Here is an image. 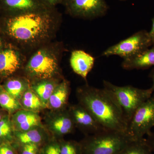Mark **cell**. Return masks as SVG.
<instances>
[{
  "mask_svg": "<svg viewBox=\"0 0 154 154\" xmlns=\"http://www.w3.org/2000/svg\"><path fill=\"white\" fill-rule=\"evenodd\" d=\"M79 96L82 106L105 129L128 134V122L107 90L87 85L81 89Z\"/></svg>",
  "mask_w": 154,
  "mask_h": 154,
  "instance_id": "7a4b0ae2",
  "label": "cell"
},
{
  "mask_svg": "<svg viewBox=\"0 0 154 154\" xmlns=\"http://www.w3.org/2000/svg\"><path fill=\"white\" fill-rule=\"evenodd\" d=\"M133 140L126 133L105 130L86 139L80 145L82 154H117Z\"/></svg>",
  "mask_w": 154,
  "mask_h": 154,
  "instance_id": "277c9868",
  "label": "cell"
},
{
  "mask_svg": "<svg viewBox=\"0 0 154 154\" xmlns=\"http://www.w3.org/2000/svg\"><path fill=\"white\" fill-rule=\"evenodd\" d=\"M117 154H153L151 148L146 139L131 141Z\"/></svg>",
  "mask_w": 154,
  "mask_h": 154,
  "instance_id": "2e32d148",
  "label": "cell"
},
{
  "mask_svg": "<svg viewBox=\"0 0 154 154\" xmlns=\"http://www.w3.org/2000/svg\"><path fill=\"white\" fill-rule=\"evenodd\" d=\"M152 46L149 32L141 30L105 50L102 56L117 55L123 59L139 54Z\"/></svg>",
  "mask_w": 154,
  "mask_h": 154,
  "instance_id": "8992f818",
  "label": "cell"
},
{
  "mask_svg": "<svg viewBox=\"0 0 154 154\" xmlns=\"http://www.w3.org/2000/svg\"><path fill=\"white\" fill-rule=\"evenodd\" d=\"M64 5L71 17L90 20L105 16L108 10L105 0H66Z\"/></svg>",
  "mask_w": 154,
  "mask_h": 154,
  "instance_id": "ba28073f",
  "label": "cell"
},
{
  "mask_svg": "<svg viewBox=\"0 0 154 154\" xmlns=\"http://www.w3.org/2000/svg\"><path fill=\"white\" fill-rule=\"evenodd\" d=\"M51 9L53 8L48 7L42 0H0V13L4 16L19 15Z\"/></svg>",
  "mask_w": 154,
  "mask_h": 154,
  "instance_id": "9c48e42d",
  "label": "cell"
},
{
  "mask_svg": "<svg viewBox=\"0 0 154 154\" xmlns=\"http://www.w3.org/2000/svg\"><path fill=\"white\" fill-rule=\"evenodd\" d=\"M24 83L18 79L10 80L6 84L5 90L11 96L18 99L21 97L25 90Z\"/></svg>",
  "mask_w": 154,
  "mask_h": 154,
  "instance_id": "7402d4cb",
  "label": "cell"
},
{
  "mask_svg": "<svg viewBox=\"0 0 154 154\" xmlns=\"http://www.w3.org/2000/svg\"><path fill=\"white\" fill-rule=\"evenodd\" d=\"M95 58L81 50L72 51L70 64L75 73L87 80L88 74L92 70L95 63Z\"/></svg>",
  "mask_w": 154,
  "mask_h": 154,
  "instance_id": "8fae6325",
  "label": "cell"
},
{
  "mask_svg": "<svg viewBox=\"0 0 154 154\" xmlns=\"http://www.w3.org/2000/svg\"><path fill=\"white\" fill-rule=\"evenodd\" d=\"M2 40L0 38V52L2 50Z\"/></svg>",
  "mask_w": 154,
  "mask_h": 154,
  "instance_id": "1f68e13d",
  "label": "cell"
},
{
  "mask_svg": "<svg viewBox=\"0 0 154 154\" xmlns=\"http://www.w3.org/2000/svg\"><path fill=\"white\" fill-rule=\"evenodd\" d=\"M60 146V154H82L81 145L73 142L63 143Z\"/></svg>",
  "mask_w": 154,
  "mask_h": 154,
  "instance_id": "cb8c5ba5",
  "label": "cell"
},
{
  "mask_svg": "<svg viewBox=\"0 0 154 154\" xmlns=\"http://www.w3.org/2000/svg\"><path fill=\"white\" fill-rule=\"evenodd\" d=\"M49 8H54L56 6L60 4L64 5L66 0H42Z\"/></svg>",
  "mask_w": 154,
  "mask_h": 154,
  "instance_id": "83f0119b",
  "label": "cell"
},
{
  "mask_svg": "<svg viewBox=\"0 0 154 154\" xmlns=\"http://www.w3.org/2000/svg\"><path fill=\"white\" fill-rule=\"evenodd\" d=\"M154 127V94L135 111L128 123V133L134 140L143 138Z\"/></svg>",
  "mask_w": 154,
  "mask_h": 154,
  "instance_id": "52a82bcc",
  "label": "cell"
},
{
  "mask_svg": "<svg viewBox=\"0 0 154 154\" xmlns=\"http://www.w3.org/2000/svg\"><path fill=\"white\" fill-rule=\"evenodd\" d=\"M0 154H15L14 150L8 143L0 144Z\"/></svg>",
  "mask_w": 154,
  "mask_h": 154,
  "instance_id": "4316f807",
  "label": "cell"
},
{
  "mask_svg": "<svg viewBox=\"0 0 154 154\" xmlns=\"http://www.w3.org/2000/svg\"><path fill=\"white\" fill-rule=\"evenodd\" d=\"M71 116L74 123L91 134L105 130L94 116L83 106H74L70 111Z\"/></svg>",
  "mask_w": 154,
  "mask_h": 154,
  "instance_id": "30bf717a",
  "label": "cell"
},
{
  "mask_svg": "<svg viewBox=\"0 0 154 154\" xmlns=\"http://www.w3.org/2000/svg\"><path fill=\"white\" fill-rule=\"evenodd\" d=\"M150 78L151 79L152 82V85L151 87V89L152 91L154 92V66L153 67V68L152 69L151 72L149 74Z\"/></svg>",
  "mask_w": 154,
  "mask_h": 154,
  "instance_id": "4dcf8cb0",
  "label": "cell"
},
{
  "mask_svg": "<svg viewBox=\"0 0 154 154\" xmlns=\"http://www.w3.org/2000/svg\"><path fill=\"white\" fill-rule=\"evenodd\" d=\"M69 89V82L66 80L56 86L48 100L51 107L58 109L64 106L67 101Z\"/></svg>",
  "mask_w": 154,
  "mask_h": 154,
  "instance_id": "9a60e30c",
  "label": "cell"
},
{
  "mask_svg": "<svg viewBox=\"0 0 154 154\" xmlns=\"http://www.w3.org/2000/svg\"><path fill=\"white\" fill-rule=\"evenodd\" d=\"M14 121L16 126L22 131L33 129L40 123V119L37 114L27 110L17 112L14 116Z\"/></svg>",
  "mask_w": 154,
  "mask_h": 154,
  "instance_id": "5bb4252c",
  "label": "cell"
},
{
  "mask_svg": "<svg viewBox=\"0 0 154 154\" xmlns=\"http://www.w3.org/2000/svg\"><path fill=\"white\" fill-rule=\"evenodd\" d=\"M22 103L25 107L31 110H36L41 108L42 103L37 94L33 91H26L23 95Z\"/></svg>",
  "mask_w": 154,
  "mask_h": 154,
  "instance_id": "44dd1931",
  "label": "cell"
},
{
  "mask_svg": "<svg viewBox=\"0 0 154 154\" xmlns=\"http://www.w3.org/2000/svg\"><path fill=\"white\" fill-rule=\"evenodd\" d=\"M122 68L126 70H144L154 66V45L139 54L123 59Z\"/></svg>",
  "mask_w": 154,
  "mask_h": 154,
  "instance_id": "7c38bea8",
  "label": "cell"
},
{
  "mask_svg": "<svg viewBox=\"0 0 154 154\" xmlns=\"http://www.w3.org/2000/svg\"><path fill=\"white\" fill-rule=\"evenodd\" d=\"M148 136L147 140L149 145L151 148L153 152H154V132H151Z\"/></svg>",
  "mask_w": 154,
  "mask_h": 154,
  "instance_id": "f1b7e54d",
  "label": "cell"
},
{
  "mask_svg": "<svg viewBox=\"0 0 154 154\" xmlns=\"http://www.w3.org/2000/svg\"><path fill=\"white\" fill-rule=\"evenodd\" d=\"M149 35L152 42V45H154V17L152 19V28L149 32Z\"/></svg>",
  "mask_w": 154,
  "mask_h": 154,
  "instance_id": "f546056e",
  "label": "cell"
},
{
  "mask_svg": "<svg viewBox=\"0 0 154 154\" xmlns=\"http://www.w3.org/2000/svg\"><path fill=\"white\" fill-rule=\"evenodd\" d=\"M12 139V126L8 117L2 119L0 121V141H5Z\"/></svg>",
  "mask_w": 154,
  "mask_h": 154,
  "instance_id": "603a6c76",
  "label": "cell"
},
{
  "mask_svg": "<svg viewBox=\"0 0 154 154\" xmlns=\"http://www.w3.org/2000/svg\"><path fill=\"white\" fill-rule=\"evenodd\" d=\"M74 122L70 115H63L53 122L52 128L60 135L68 134L71 132L74 127Z\"/></svg>",
  "mask_w": 154,
  "mask_h": 154,
  "instance_id": "ac0fdd59",
  "label": "cell"
},
{
  "mask_svg": "<svg viewBox=\"0 0 154 154\" xmlns=\"http://www.w3.org/2000/svg\"><path fill=\"white\" fill-rule=\"evenodd\" d=\"M63 51L61 44L58 47L49 42L41 46L28 60L25 68L26 72L36 79H51L57 73Z\"/></svg>",
  "mask_w": 154,
  "mask_h": 154,
  "instance_id": "3957f363",
  "label": "cell"
},
{
  "mask_svg": "<svg viewBox=\"0 0 154 154\" xmlns=\"http://www.w3.org/2000/svg\"><path fill=\"white\" fill-rule=\"evenodd\" d=\"M38 146L36 144H24L22 149V154H37Z\"/></svg>",
  "mask_w": 154,
  "mask_h": 154,
  "instance_id": "d4e9b609",
  "label": "cell"
},
{
  "mask_svg": "<svg viewBox=\"0 0 154 154\" xmlns=\"http://www.w3.org/2000/svg\"><path fill=\"white\" fill-rule=\"evenodd\" d=\"M16 136L21 143L38 144L42 140L41 134L37 130L32 129L16 133Z\"/></svg>",
  "mask_w": 154,
  "mask_h": 154,
  "instance_id": "d6986e66",
  "label": "cell"
},
{
  "mask_svg": "<svg viewBox=\"0 0 154 154\" xmlns=\"http://www.w3.org/2000/svg\"><path fill=\"white\" fill-rule=\"evenodd\" d=\"M43 154H60V146L57 144H51L45 149Z\"/></svg>",
  "mask_w": 154,
  "mask_h": 154,
  "instance_id": "484cf974",
  "label": "cell"
},
{
  "mask_svg": "<svg viewBox=\"0 0 154 154\" xmlns=\"http://www.w3.org/2000/svg\"><path fill=\"white\" fill-rule=\"evenodd\" d=\"M121 1H125V0H121Z\"/></svg>",
  "mask_w": 154,
  "mask_h": 154,
  "instance_id": "836d02e7",
  "label": "cell"
},
{
  "mask_svg": "<svg viewBox=\"0 0 154 154\" xmlns=\"http://www.w3.org/2000/svg\"><path fill=\"white\" fill-rule=\"evenodd\" d=\"M4 28L8 36L22 49L35 50L50 42L62 22L57 9L4 16Z\"/></svg>",
  "mask_w": 154,
  "mask_h": 154,
  "instance_id": "6da1fadb",
  "label": "cell"
},
{
  "mask_svg": "<svg viewBox=\"0 0 154 154\" xmlns=\"http://www.w3.org/2000/svg\"><path fill=\"white\" fill-rule=\"evenodd\" d=\"M41 81L40 82L33 86V89L42 103L45 104L48 102L56 86L49 80Z\"/></svg>",
  "mask_w": 154,
  "mask_h": 154,
  "instance_id": "e0dca14e",
  "label": "cell"
},
{
  "mask_svg": "<svg viewBox=\"0 0 154 154\" xmlns=\"http://www.w3.org/2000/svg\"><path fill=\"white\" fill-rule=\"evenodd\" d=\"M0 105L9 112H14L21 108V105L17 99L11 96L5 91L0 92Z\"/></svg>",
  "mask_w": 154,
  "mask_h": 154,
  "instance_id": "ffe728a7",
  "label": "cell"
},
{
  "mask_svg": "<svg viewBox=\"0 0 154 154\" xmlns=\"http://www.w3.org/2000/svg\"><path fill=\"white\" fill-rule=\"evenodd\" d=\"M2 119V116H1V114H0V121H1V119Z\"/></svg>",
  "mask_w": 154,
  "mask_h": 154,
  "instance_id": "d6a6232c",
  "label": "cell"
},
{
  "mask_svg": "<svg viewBox=\"0 0 154 154\" xmlns=\"http://www.w3.org/2000/svg\"><path fill=\"white\" fill-rule=\"evenodd\" d=\"M103 88L110 93L121 108L128 123L138 107L154 92L151 88L140 89L131 85L121 87L105 80L103 81Z\"/></svg>",
  "mask_w": 154,
  "mask_h": 154,
  "instance_id": "5b68a950",
  "label": "cell"
},
{
  "mask_svg": "<svg viewBox=\"0 0 154 154\" xmlns=\"http://www.w3.org/2000/svg\"><path fill=\"white\" fill-rule=\"evenodd\" d=\"M21 57L17 50L12 48L0 52V75H10L17 71L21 65Z\"/></svg>",
  "mask_w": 154,
  "mask_h": 154,
  "instance_id": "4fadbf2b",
  "label": "cell"
}]
</instances>
